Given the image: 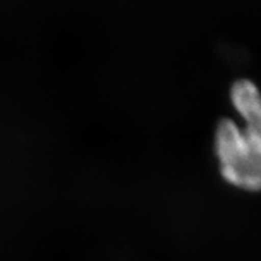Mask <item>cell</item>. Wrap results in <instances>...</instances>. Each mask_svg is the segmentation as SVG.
<instances>
[{
    "instance_id": "cell-1",
    "label": "cell",
    "mask_w": 261,
    "mask_h": 261,
    "mask_svg": "<svg viewBox=\"0 0 261 261\" xmlns=\"http://www.w3.org/2000/svg\"><path fill=\"white\" fill-rule=\"evenodd\" d=\"M214 151L225 182L247 192L261 191V134L231 118L216 125Z\"/></svg>"
},
{
    "instance_id": "cell-2",
    "label": "cell",
    "mask_w": 261,
    "mask_h": 261,
    "mask_svg": "<svg viewBox=\"0 0 261 261\" xmlns=\"http://www.w3.org/2000/svg\"><path fill=\"white\" fill-rule=\"evenodd\" d=\"M232 108L242 125L261 134V90L253 81L240 79L229 90Z\"/></svg>"
}]
</instances>
